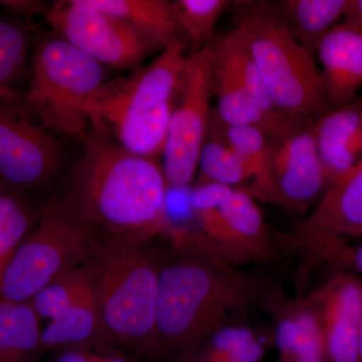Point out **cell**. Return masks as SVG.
<instances>
[{
  "instance_id": "obj_20",
  "label": "cell",
  "mask_w": 362,
  "mask_h": 362,
  "mask_svg": "<svg viewBox=\"0 0 362 362\" xmlns=\"http://www.w3.org/2000/svg\"><path fill=\"white\" fill-rule=\"evenodd\" d=\"M214 96L216 106L211 112V118L226 126L254 128L269 138L280 135L302 119L267 110L247 96L244 90L214 78Z\"/></svg>"
},
{
  "instance_id": "obj_29",
  "label": "cell",
  "mask_w": 362,
  "mask_h": 362,
  "mask_svg": "<svg viewBox=\"0 0 362 362\" xmlns=\"http://www.w3.org/2000/svg\"><path fill=\"white\" fill-rule=\"evenodd\" d=\"M171 2L181 32L194 45L195 51L214 42L216 23L221 14L233 4L228 0H175Z\"/></svg>"
},
{
  "instance_id": "obj_23",
  "label": "cell",
  "mask_w": 362,
  "mask_h": 362,
  "mask_svg": "<svg viewBox=\"0 0 362 362\" xmlns=\"http://www.w3.org/2000/svg\"><path fill=\"white\" fill-rule=\"evenodd\" d=\"M207 135L225 142L246 164L252 176V183L247 194L254 199L268 202L270 138L254 128L226 126L213 118Z\"/></svg>"
},
{
  "instance_id": "obj_4",
  "label": "cell",
  "mask_w": 362,
  "mask_h": 362,
  "mask_svg": "<svg viewBox=\"0 0 362 362\" xmlns=\"http://www.w3.org/2000/svg\"><path fill=\"white\" fill-rule=\"evenodd\" d=\"M145 244L105 238L90 259L93 291L109 344L154 356L161 261Z\"/></svg>"
},
{
  "instance_id": "obj_35",
  "label": "cell",
  "mask_w": 362,
  "mask_h": 362,
  "mask_svg": "<svg viewBox=\"0 0 362 362\" xmlns=\"http://www.w3.org/2000/svg\"><path fill=\"white\" fill-rule=\"evenodd\" d=\"M94 362H133L127 357L116 356V354H99L96 361Z\"/></svg>"
},
{
  "instance_id": "obj_16",
  "label": "cell",
  "mask_w": 362,
  "mask_h": 362,
  "mask_svg": "<svg viewBox=\"0 0 362 362\" xmlns=\"http://www.w3.org/2000/svg\"><path fill=\"white\" fill-rule=\"evenodd\" d=\"M223 238L221 252L233 264L243 259H264L269 251V235L261 211L251 195L238 188L218 206Z\"/></svg>"
},
{
  "instance_id": "obj_22",
  "label": "cell",
  "mask_w": 362,
  "mask_h": 362,
  "mask_svg": "<svg viewBox=\"0 0 362 362\" xmlns=\"http://www.w3.org/2000/svg\"><path fill=\"white\" fill-rule=\"evenodd\" d=\"M42 333L30 302L0 300V362H39L44 354Z\"/></svg>"
},
{
  "instance_id": "obj_24",
  "label": "cell",
  "mask_w": 362,
  "mask_h": 362,
  "mask_svg": "<svg viewBox=\"0 0 362 362\" xmlns=\"http://www.w3.org/2000/svg\"><path fill=\"white\" fill-rule=\"evenodd\" d=\"M30 30L20 20L0 16V99L20 100L16 83L28 74Z\"/></svg>"
},
{
  "instance_id": "obj_27",
  "label": "cell",
  "mask_w": 362,
  "mask_h": 362,
  "mask_svg": "<svg viewBox=\"0 0 362 362\" xmlns=\"http://www.w3.org/2000/svg\"><path fill=\"white\" fill-rule=\"evenodd\" d=\"M94 275L90 261L59 276L30 300L40 319L54 320L93 286Z\"/></svg>"
},
{
  "instance_id": "obj_6",
  "label": "cell",
  "mask_w": 362,
  "mask_h": 362,
  "mask_svg": "<svg viewBox=\"0 0 362 362\" xmlns=\"http://www.w3.org/2000/svg\"><path fill=\"white\" fill-rule=\"evenodd\" d=\"M252 6L238 25L274 108L315 120L330 108L313 52L293 37L268 2Z\"/></svg>"
},
{
  "instance_id": "obj_14",
  "label": "cell",
  "mask_w": 362,
  "mask_h": 362,
  "mask_svg": "<svg viewBox=\"0 0 362 362\" xmlns=\"http://www.w3.org/2000/svg\"><path fill=\"white\" fill-rule=\"evenodd\" d=\"M313 134L332 185L362 161V94L316 118Z\"/></svg>"
},
{
  "instance_id": "obj_15",
  "label": "cell",
  "mask_w": 362,
  "mask_h": 362,
  "mask_svg": "<svg viewBox=\"0 0 362 362\" xmlns=\"http://www.w3.org/2000/svg\"><path fill=\"white\" fill-rule=\"evenodd\" d=\"M330 110L349 104L362 87V33L340 23L317 45Z\"/></svg>"
},
{
  "instance_id": "obj_36",
  "label": "cell",
  "mask_w": 362,
  "mask_h": 362,
  "mask_svg": "<svg viewBox=\"0 0 362 362\" xmlns=\"http://www.w3.org/2000/svg\"><path fill=\"white\" fill-rule=\"evenodd\" d=\"M359 359H361V362H362V324L361 332H359Z\"/></svg>"
},
{
  "instance_id": "obj_7",
  "label": "cell",
  "mask_w": 362,
  "mask_h": 362,
  "mask_svg": "<svg viewBox=\"0 0 362 362\" xmlns=\"http://www.w3.org/2000/svg\"><path fill=\"white\" fill-rule=\"evenodd\" d=\"M105 238L58 202L44 207L7 268L0 300L30 301L59 276L90 261Z\"/></svg>"
},
{
  "instance_id": "obj_12",
  "label": "cell",
  "mask_w": 362,
  "mask_h": 362,
  "mask_svg": "<svg viewBox=\"0 0 362 362\" xmlns=\"http://www.w3.org/2000/svg\"><path fill=\"white\" fill-rule=\"evenodd\" d=\"M295 239L319 255L362 235V161L325 192L312 213L298 225Z\"/></svg>"
},
{
  "instance_id": "obj_5",
  "label": "cell",
  "mask_w": 362,
  "mask_h": 362,
  "mask_svg": "<svg viewBox=\"0 0 362 362\" xmlns=\"http://www.w3.org/2000/svg\"><path fill=\"white\" fill-rule=\"evenodd\" d=\"M28 87L23 102L47 131L84 136L89 105L105 84V66L54 33L33 45L28 63Z\"/></svg>"
},
{
  "instance_id": "obj_21",
  "label": "cell",
  "mask_w": 362,
  "mask_h": 362,
  "mask_svg": "<svg viewBox=\"0 0 362 362\" xmlns=\"http://www.w3.org/2000/svg\"><path fill=\"white\" fill-rule=\"evenodd\" d=\"M214 78L244 90L267 110L278 112L267 94L239 25L214 42Z\"/></svg>"
},
{
  "instance_id": "obj_17",
  "label": "cell",
  "mask_w": 362,
  "mask_h": 362,
  "mask_svg": "<svg viewBox=\"0 0 362 362\" xmlns=\"http://www.w3.org/2000/svg\"><path fill=\"white\" fill-rule=\"evenodd\" d=\"M109 344L93 286L75 303L42 329V349L61 351L89 349Z\"/></svg>"
},
{
  "instance_id": "obj_13",
  "label": "cell",
  "mask_w": 362,
  "mask_h": 362,
  "mask_svg": "<svg viewBox=\"0 0 362 362\" xmlns=\"http://www.w3.org/2000/svg\"><path fill=\"white\" fill-rule=\"evenodd\" d=\"M312 306L322 328L327 362H361L362 283L334 279L314 294Z\"/></svg>"
},
{
  "instance_id": "obj_26",
  "label": "cell",
  "mask_w": 362,
  "mask_h": 362,
  "mask_svg": "<svg viewBox=\"0 0 362 362\" xmlns=\"http://www.w3.org/2000/svg\"><path fill=\"white\" fill-rule=\"evenodd\" d=\"M277 344L282 362L326 358L322 328L312 308L296 311L281 321Z\"/></svg>"
},
{
  "instance_id": "obj_9",
  "label": "cell",
  "mask_w": 362,
  "mask_h": 362,
  "mask_svg": "<svg viewBox=\"0 0 362 362\" xmlns=\"http://www.w3.org/2000/svg\"><path fill=\"white\" fill-rule=\"evenodd\" d=\"M45 18L52 33L105 66L135 70L160 51L125 21L90 6L87 0L54 2Z\"/></svg>"
},
{
  "instance_id": "obj_28",
  "label": "cell",
  "mask_w": 362,
  "mask_h": 362,
  "mask_svg": "<svg viewBox=\"0 0 362 362\" xmlns=\"http://www.w3.org/2000/svg\"><path fill=\"white\" fill-rule=\"evenodd\" d=\"M197 168L201 169L202 180L220 183L233 188L247 182L249 192L252 176L246 164L230 146L214 136L207 135L201 150Z\"/></svg>"
},
{
  "instance_id": "obj_34",
  "label": "cell",
  "mask_w": 362,
  "mask_h": 362,
  "mask_svg": "<svg viewBox=\"0 0 362 362\" xmlns=\"http://www.w3.org/2000/svg\"><path fill=\"white\" fill-rule=\"evenodd\" d=\"M341 23L362 33V0H350L349 8Z\"/></svg>"
},
{
  "instance_id": "obj_30",
  "label": "cell",
  "mask_w": 362,
  "mask_h": 362,
  "mask_svg": "<svg viewBox=\"0 0 362 362\" xmlns=\"http://www.w3.org/2000/svg\"><path fill=\"white\" fill-rule=\"evenodd\" d=\"M264 349L254 333L244 327H221L197 362H259Z\"/></svg>"
},
{
  "instance_id": "obj_25",
  "label": "cell",
  "mask_w": 362,
  "mask_h": 362,
  "mask_svg": "<svg viewBox=\"0 0 362 362\" xmlns=\"http://www.w3.org/2000/svg\"><path fill=\"white\" fill-rule=\"evenodd\" d=\"M39 214L26 194L0 187V287L14 255Z\"/></svg>"
},
{
  "instance_id": "obj_8",
  "label": "cell",
  "mask_w": 362,
  "mask_h": 362,
  "mask_svg": "<svg viewBox=\"0 0 362 362\" xmlns=\"http://www.w3.org/2000/svg\"><path fill=\"white\" fill-rule=\"evenodd\" d=\"M214 42L188 54L163 154L169 187H189L209 133L214 97Z\"/></svg>"
},
{
  "instance_id": "obj_3",
  "label": "cell",
  "mask_w": 362,
  "mask_h": 362,
  "mask_svg": "<svg viewBox=\"0 0 362 362\" xmlns=\"http://www.w3.org/2000/svg\"><path fill=\"white\" fill-rule=\"evenodd\" d=\"M177 40L151 63L105 83L89 105L90 129L131 153L154 159L163 154L171 115L188 54Z\"/></svg>"
},
{
  "instance_id": "obj_32",
  "label": "cell",
  "mask_w": 362,
  "mask_h": 362,
  "mask_svg": "<svg viewBox=\"0 0 362 362\" xmlns=\"http://www.w3.org/2000/svg\"><path fill=\"white\" fill-rule=\"evenodd\" d=\"M322 257L362 274V244L351 249L334 250L326 252Z\"/></svg>"
},
{
  "instance_id": "obj_1",
  "label": "cell",
  "mask_w": 362,
  "mask_h": 362,
  "mask_svg": "<svg viewBox=\"0 0 362 362\" xmlns=\"http://www.w3.org/2000/svg\"><path fill=\"white\" fill-rule=\"evenodd\" d=\"M168 190L157 160L131 153L90 129L68 192L58 204L106 237L146 243L166 235Z\"/></svg>"
},
{
  "instance_id": "obj_11",
  "label": "cell",
  "mask_w": 362,
  "mask_h": 362,
  "mask_svg": "<svg viewBox=\"0 0 362 362\" xmlns=\"http://www.w3.org/2000/svg\"><path fill=\"white\" fill-rule=\"evenodd\" d=\"M313 119H299L270 138L268 202L293 214L315 207L330 187L313 134Z\"/></svg>"
},
{
  "instance_id": "obj_19",
  "label": "cell",
  "mask_w": 362,
  "mask_h": 362,
  "mask_svg": "<svg viewBox=\"0 0 362 362\" xmlns=\"http://www.w3.org/2000/svg\"><path fill=\"white\" fill-rule=\"evenodd\" d=\"M350 0H282L270 7L293 37L313 54L317 45L341 23Z\"/></svg>"
},
{
  "instance_id": "obj_10",
  "label": "cell",
  "mask_w": 362,
  "mask_h": 362,
  "mask_svg": "<svg viewBox=\"0 0 362 362\" xmlns=\"http://www.w3.org/2000/svg\"><path fill=\"white\" fill-rule=\"evenodd\" d=\"M21 99H0V187L28 194L56 178L61 151Z\"/></svg>"
},
{
  "instance_id": "obj_18",
  "label": "cell",
  "mask_w": 362,
  "mask_h": 362,
  "mask_svg": "<svg viewBox=\"0 0 362 362\" xmlns=\"http://www.w3.org/2000/svg\"><path fill=\"white\" fill-rule=\"evenodd\" d=\"M90 6L120 18L160 51L182 40L173 2L168 0H87Z\"/></svg>"
},
{
  "instance_id": "obj_33",
  "label": "cell",
  "mask_w": 362,
  "mask_h": 362,
  "mask_svg": "<svg viewBox=\"0 0 362 362\" xmlns=\"http://www.w3.org/2000/svg\"><path fill=\"white\" fill-rule=\"evenodd\" d=\"M52 362H94L99 354L89 349L61 350Z\"/></svg>"
},
{
  "instance_id": "obj_31",
  "label": "cell",
  "mask_w": 362,
  "mask_h": 362,
  "mask_svg": "<svg viewBox=\"0 0 362 362\" xmlns=\"http://www.w3.org/2000/svg\"><path fill=\"white\" fill-rule=\"evenodd\" d=\"M49 6L42 0H0V8L18 18H32L39 14L45 16Z\"/></svg>"
},
{
  "instance_id": "obj_2",
  "label": "cell",
  "mask_w": 362,
  "mask_h": 362,
  "mask_svg": "<svg viewBox=\"0 0 362 362\" xmlns=\"http://www.w3.org/2000/svg\"><path fill=\"white\" fill-rule=\"evenodd\" d=\"M257 281L233 264L180 251L160 262L156 356L189 351L259 295Z\"/></svg>"
}]
</instances>
